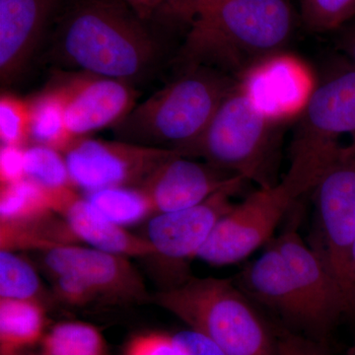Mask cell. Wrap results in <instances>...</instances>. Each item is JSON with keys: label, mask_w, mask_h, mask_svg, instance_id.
<instances>
[{"label": "cell", "mask_w": 355, "mask_h": 355, "mask_svg": "<svg viewBox=\"0 0 355 355\" xmlns=\"http://www.w3.org/2000/svg\"><path fill=\"white\" fill-rule=\"evenodd\" d=\"M43 355H106L101 331L83 322H62L46 331L41 342Z\"/></svg>", "instance_id": "cell-24"}, {"label": "cell", "mask_w": 355, "mask_h": 355, "mask_svg": "<svg viewBox=\"0 0 355 355\" xmlns=\"http://www.w3.org/2000/svg\"><path fill=\"white\" fill-rule=\"evenodd\" d=\"M301 11L312 31H334L354 17L355 0H301Z\"/></svg>", "instance_id": "cell-28"}, {"label": "cell", "mask_w": 355, "mask_h": 355, "mask_svg": "<svg viewBox=\"0 0 355 355\" xmlns=\"http://www.w3.org/2000/svg\"><path fill=\"white\" fill-rule=\"evenodd\" d=\"M55 23L51 55L76 71L133 84L165 55L146 22L120 0H65Z\"/></svg>", "instance_id": "cell-1"}, {"label": "cell", "mask_w": 355, "mask_h": 355, "mask_svg": "<svg viewBox=\"0 0 355 355\" xmlns=\"http://www.w3.org/2000/svg\"><path fill=\"white\" fill-rule=\"evenodd\" d=\"M277 355H328L321 345L295 335H286L277 340Z\"/></svg>", "instance_id": "cell-33"}, {"label": "cell", "mask_w": 355, "mask_h": 355, "mask_svg": "<svg viewBox=\"0 0 355 355\" xmlns=\"http://www.w3.org/2000/svg\"><path fill=\"white\" fill-rule=\"evenodd\" d=\"M355 144V64L347 60L317 84L293 135L288 171L316 186Z\"/></svg>", "instance_id": "cell-6"}, {"label": "cell", "mask_w": 355, "mask_h": 355, "mask_svg": "<svg viewBox=\"0 0 355 355\" xmlns=\"http://www.w3.org/2000/svg\"><path fill=\"white\" fill-rule=\"evenodd\" d=\"M314 191L315 234L310 246L329 268L355 313V144L323 173Z\"/></svg>", "instance_id": "cell-7"}, {"label": "cell", "mask_w": 355, "mask_h": 355, "mask_svg": "<svg viewBox=\"0 0 355 355\" xmlns=\"http://www.w3.org/2000/svg\"><path fill=\"white\" fill-rule=\"evenodd\" d=\"M236 284L249 298L275 311L286 321L317 333L312 313L286 259L272 241L258 259L245 266Z\"/></svg>", "instance_id": "cell-17"}, {"label": "cell", "mask_w": 355, "mask_h": 355, "mask_svg": "<svg viewBox=\"0 0 355 355\" xmlns=\"http://www.w3.org/2000/svg\"><path fill=\"white\" fill-rule=\"evenodd\" d=\"M238 177L219 168L175 156L163 163L141 188L156 214L179 211L205 202Z\"/></svg>", "instance_id": "cell-16"}, {"label": "cell", "mask_w": 355, "mask_h": 355, "mask_svg": "<svg viewBox=\"0 0 355 355\" xmlns=\"http://www.w3.org/2000/svg\"><path fill=\"white\" fill-rule=\"evenodd\" d=\"M29 144L51 147L64 153L76 139L67 128L64 99L60 91L50 85L29 100Z\"/></svg>", "instance_id": "cell-21"}, {"label": "cell", "mask_w": 355, "mask_h": 355, "mask_svg": "<svg viewBox=\"0 0 355 355\" xmlns=\"http://www.w3.org/2000/svg\"><path fill=\"white\" fill-rule=\"evenodd\" d=\"M238 84L254 106L279 125L302 114L317 86L309 67L286 51L254 65Z\"/></svg>", "instance_id": "cell-12"}, {"label": "cell", "mask_w": 355, "mask_h": 355, "mask_svg": "<svg viewBox=\"0 0 355 355\" xmlns=\"http://www.w3.org/2000/svg\"><path fill=\"white\" fill-rule=\"evenodd\" d=\"M64 155L74 187L89 193L112 187H141L163 163L184 154L176 149L85 137L74 140Z\"/></svg>", "instance_id": "cell-9"}, {"label": "cell", "mask_w": 355, "mask_h": 355, "mask_svg": "<svg viewBox=\"0 0 355 355\" xmlns=\"http://www.w3.org/2000/svg\"><path fill=\"white\" fill-rule=\"evenodd\" d=\"M25 178V147L1 144L0 187L17 183Z\"/></svg>", "instance_id": "cell-31"}, {"label": "cell", "mask_w": 355, "mask_h": 355, "mask_svg": "<svg viewBox=\"0 0 355 355\" xmlns=\"http://www.w3.org/2000/svg\"><path fill=\"white\" fill-rule=\"evenodd\" d=\"M55 212L67 222L79 242L119 256H157L146 238L132 234L101 214L87 198L72 191L60 202Z\"/></svg>", "instance_id": "cell-18"}, {"label": "cell", "mask_w": 355, "mask_h": 355, "mask_svg": "<svg viewBox=\"0 0 355 355\" xmlns=\"http://www.w3.org/2000/svg\"><path fill=\"white\" fill-rule=\"evenodd\" d=\"M246 180L238 177L205 202L179 211L156 214L147 224V237L156 253L177 268L198 258L217 222L232 207L231 197Z\"/></svg>", "instance_id": "cell-13"}, {"label": "cell", "mask_w": 355, "mask_h": 355, "mask_svg": "<svg viewBox=\"0 0 355 355\" xmlns=\"http://www.w3.org/2000/svg\"><path fill=\"white\" fill-rule=\"evenodd\" d=\"M46 317L39 301L0 298V355H14L41 343Z\"/></svg>", "instance_id": "cell-19"}, {"label": "cell", "mask_w": 355, "mask_h": 355, "mask_svg": "<svg viewBox=\"0 0 355 355\" xmlns=\"http://www.w3.org/2000/svg\"><path fill=\"white\" fill-rule=\"evenodd\" d=\"M352 266H354V275H355V240H354V246H352Z\"/></svg>", "instance_id": "cell-35"}, {"label": "cell", "mask_w": 355, "mask_h": 355, "mask_svg": "<svg viewBox=\"0 0 355 355\" xmlns=\"http://www.w3.org/2000/svg\"><path fill=\"white\" fill-rule=\"evenodd\" d=\"M338 46L347 60L355 64V25L352 26L340 35Z\"/></svg>", "instance_id": "cell-34"}, {"label": "cell", "mask_w": 355, "mask_h": 355, "mask_svg": "<svg viewBox=\"0 0 355 355\" xmlns=\"http://www.w3.org/2000/svg\"><path fill=\"white\" fill-rule=\"evenodd\" d=\"M41 282L27 261L12 251L0 252V298L38 301Z\"/></svg>", "instance_id": "cell-26"}, {"label": "cell", "mask_w": 355, "mask_h": 355, "mask_svg": "<svg viewBox=\"0 0 355 355\" xmlns=\"http://www.w3.org/2000/svg\"><path fill=\"white\" fill-rule=\"evenodd\" d=\"M51 85L62 96L65 120L74 139L114 128L137 105L133 84L85 71H58Z\"/></svg>", "instance_id": "cell-11"}, {"label": "cell", "mask_w": 355, "mask_h": 355, "mask_svg": "<svg viewBox=\"0 0 355 355\" xmlns=\"http://www.w3.org/2000/svg\"><path fill=\"white\" fill-rule=\"evenodd\" d=\"M55 212L33 220L0 223L1 250L35 249L46 251L53 248L74 245L78 240L64 219Z\"/></svg>", "instance_id": "cell-20"}, {"label": "cell", "mask_w": 355, "mask_h": 355, "mask_svg": "<svg viewBox=\"0 0 355 355\" xmlns=\"http://www.w3.org/2000/svg\"><path fill=\"white\" fill-rule=\"evenodd\" d=\"M272 242L286 259L292 277L314 318L317 333L328 330L340 315L352 313L335 277L295 229L286 230Z\"/></svg>", "instance_id": "cell-15"}, {"label": "cell", "mask_w": 355, "mask_h": 355, "mask_svg": "<svg viewBox=\"0 0 355 355\" xmlns=\"http://www.w3.org/2000/svg\"><path fill=\"white\" fill-rule=\"evenodd\" d=\"M304 195L286 177L259 188L217 222L198 258L209 265H233L270 242L273 232L291 205Z\"/></svg>", "instance_id": "cell-8"}, {"label": "cell", "mask_w": 355, "mask_h": 355, "mask_svg": "<svg viewBox=\"0 0 355 355\" xmlns=\"http://www.w3.org/2000/svg\"><path fill=\"white\" fill-rule=\"evenodd\" d=\"M65 0H0V78L14 83L24 72Z\"/></svg>", "instance_id": "cell-14"}, {"label": "cell", "mask_w": 355, "mask_h": 355, "mask_svg": "<svg viewBox=\"0 0 355 355\" xmlns=\"http://www.w3.org/2000/svg\"><path fill=\"white\" fill-rule=\"evenodd\" d=\"M14 355H37V354H26L25 352H19V354H16ZM43 355V354H41Z\"/></svg>", "instance_id": "cell-36"}, {"label": "cell", "mask_w": 355, "mask_h": 355, "mask_svg": "<svg viewBox=\"0 0 355 355\" xmlns=\"http://www.w3.org/2000/svg\"><path fill=\"white\" fill-rule=\"evenodd\" d=\"M294 28L291 0H209L197 6L178 62L239 80L259 62L286 51Z\"/></svg>", "instance_id": "cell-2"}, {"label": "cell", "mask_w": 355, "mask_h": 355, "mask_svg": "<svg viewBox=\"0 0 355 355\" xmlns=\"http://www.w3.org/2000/svg\"><path fill=\"white\" fill-rule=\"evenodd\" d=\"M85 198L107 218L123 227L155 214L150 198L141 187H112L89 191Z\"/></svg>", "instance_id": "cell-22"}, {"label": "cell", "mask_w": 355, "mask_h": 355, "mask_svg": "<svg viewBox=\"0 0 355 355\" xmlns=\"http://www.w3.org/2000/svg\"><path fill=\"white\" fill-rule=\"evenodd\" d=\"M181 71L114 125V137L184 154L202 137L217 110L237 86L233 77L202 65Z\"/></svg>", "instance_id": "cell-3"}, {"label": "cell", "mask_w": 355, "mask_h": 355, "mask_svg": "<svg viewBox=\"0 0 355 355\" xmlns=\"http://www.w3.org/2000/svg\"><path fill=\"white\" fill-rule=\"evenodd\" d=\"M205 1H209V0H198L197 6H198V4L202 3V2Z\"/></svg>", "instance_id": "cell-37"}, {"label": "cell", "mask_w": 355, "mask_h": 355, "mask_svg": "<svg viewBox=\"0 0 355 355\" xmlns=\"http://www.w3.org/2000/svg\"><path fill=\"white\" fill-rule=\"evenodd\" d=\"M173 338L180 355H228L209 338L190 329L175 334Z\"/></svg>", "instance_id": "cell-32"}, {"label": "cell", "mask_w": 355, "mask_h": 355, "mask_svg": "<svg viewBox=\"0 0 355 355\" xmlns=\"http://www.w3.org/2000/svg\"><path fill=\"white\" fill-rule=\"evenodd\" d=\"M228 355H277L273 338L249 296L231 279L188 277L150 295Z\"/></svg>", "instance_id": "cell-4"}, {"label": "cell", "mask_w": 355, "mask_h": 355, "mask_svg": "<svg viewBox=\"0 0 355 355\" xmlns=\"http://www.w3.org/2000/svg\"><path fill=\"white\" fill-rule=\"evenodd\" d=\"M125 355H180L173 336L146 333L135 336L128 343Z\"/></svg>", "instance_id": "cell-30"}, {"label": "cell", "mask_w": 355, "mask_h": 355, "mask_svg": "<svg viewBox=\"0 0 355 355\" xmlns=\"http://www.w3.org/2000/svg\"><path fill=\"white\" fill-rule=\"evenodd\" d=\"M43 263L53 277H76L92 303L132 304L149 302L146 284L127 257L95 248L64 245L44 251Z\"/></svg>", "instance_id": "cell-10"}, {"label": "cell", "mask_w": 355, "mask_h": 355, "mask_svg": "<svg viewBox=\"0 0 355 355\" xmlns=\"http://www.w3.org/2000/svg\"><path fill=\"white\" fill-rule=\"evenodd\" d=\"M53 212L50 191L28 178L0 187V223L33 220Z\"/></svg>", "instance_id": "cell-23"}, {"label": "cell", "mask_w": 355, "mask_h": 355, "mask_svg": "<svg viewBox=\"0 0 355 355\" xmlns=\"http://www.w3.org/2000/svg\"><path fill=\"white\" fill-rule=\"evenodd\" d=\"M26 178L50 191L53 207L60 196L76 189L70 178L64 153L51 147L29 144L25 147Z\"/></svg>", "instance_id": "cell-25"}, {"label": "cell", "mask_w": 355, "mask_h": 355, "mask_svg": "<svg viewBox=\"0 0 355 355\" xmlns=\"http://www.w3.org/2000/svg\"><path fill=\"white\" fill-rule=\"evenodd\" d=\"M29 101L3 93L0 98V140L2 146L26 147L30 144Z\"/></svg>", "instance_id": "cell-27"}, {"label": "cell", "mask_w": 355, "mask_h": 355, "mask_svg": "<svg viewBox=\"0 0 355 355\" xmlns=\"http://www.w3.org/2000/svg\"><path fill=\"white\" fill-rule=\"evenodd\" d=\"M254 106L239 84L222 102L202 137L184 153L253 181L260 188L277 184L275 167L279 128Z\"/></svg>", "instance_id": "cell-5"}, {"label": "cell", "mask_w": 355, "mask_h": 355, "mask_svg": "<svg viewBox=\"0 0 355 355\" xmlns=\"http://www.w3.org/2000/svg\"><path fill=\"white\" fill-rule=\"evenodd\" d=\"M148 23L154 20L178 21L190 25L198 0H120Z\"/></svg>", "instance_id": "cell-29"}]
</instances>
